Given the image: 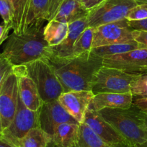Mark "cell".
<instances>
[{"mask_svg":"<svg viewBox=\"0 0 147 147\" xmlns=\"http://www.w3.org/2000/svg\"><path fill=\"white\" fill-rule=\"evenodd\" d=\"M132 32L133 29L125 18L97 27L94 31L92 49L135 41Z\"/></svg>","mask_w":147,"mask_h":147,"instance_id":"8","label":"cell"},{"mask_svg":"<svg viewBox=\"0 0 147 147\" xmlns=\"http://www.w3.org/2000/svg\"><path fill=\"white\" fill-rule=\"evenodd\" d=\"M134 95L128 93H100L94 95L89 107L100 111L102 109H128L133 105Z\"/></svg>","mask_w":147,"mask_h":147,"instance_id":"16","label":"cell"},{"mask_svg":"<svg viewBox=\"0 0 147 147\" xmlns=\"http://www.w3.org/2000/svg\"><path fill=\"white\" fill-rule=\"evenodd\" d=\"M133 105L143 112H147V97H138L134 100Z\"/></svg>","mask_w":147,"mask_h":147,"instance_id":"33","label":"cell"},{"mask_svg":"<svg viewBox=\"0 0 147 147\" xmlns=\"http://www.w3.org/2000/svg\"><path fill=\"white\" fill-rule=\"evenodd\" d=\"M128 24L134 30L147 31V18L141 20L128 21Z\"/></svg>","mask_w":147,"mask_h":147,"instance_id":"32","label":"cell"},{"mask_svg":"<svg viewBox=\"0 0 147 147\" xmlns=\"http://www.w3.org/2000/svg\"><path fill=\"white\" fill-rule=\"evenodd\" d=\"M102 59V65L106 67L140 74L147 65V49H135Z\"/></svg>","mask_w":147,"mask_h":147,"instance_id":"10","label":"cell"},{"mask_svg":"<svg viewBox=\"0 0 147 147\" xmlns=\"http://www.w3.org/2000/svg\"><path fill=\"white\" fill-rule=\"evenodd\" d=\"M146 4H147V3H146Z\"/></svg>","mask_w":147,"mask_h":147,"instance_id":"44","label":"cell"},{"mask_svg":"<svg viewBox=\"0 0 147 147\" xmlns=\"http://www.w3.org/2000/svg\"><path fill=\"white\" fill-rule=\"evenodd\" d=\"M138 49H141V46L137 42L134 41L128 43H121V44L110 45V46L93 48L92 49L91 52L93 54L103 59V58L121 54V53L131 51Z\"/></svg>","mask_w":147,"mask_h":147,"instance_id":"24","label":"cell"},{"mask_svg":"<svg viewBox=\"0 0 147 147\" xmlns=\"http://www.w3.org/2000/svg\"><path fill=\"white\" fill-rule=\"evenodd\" d=\"M2 132H3V128H2V121H1V118H0V138H2Z\"/></svg>","mask_w":147,"mask_h":147,"instance_id":"38","label":"cell"},{"mask_svg":"<svg viewBox=\"0 0 147 147\" xmlns=\"http://www.w3.org/2000/svg\"><path fill=\"white\" fill-rule=\"evenodd\" d=\"M147 18V4H139L133 7L127 14L128 21H137Z\"/></svg>","mask_w":147,"mask_h":147,"instance_id":"28","label":"cell"},{"mask_svg":"<svg viewBox=\"0 0 147 147\" xmlns=\"http://www.w3.org/2000/svg\"><path fill=\"white\" fill-rule=\"evenodd\" d=\"M94 28L87 27L82 32L74 45L71 56H77L82 53L91 51L94 38Z\"/></svg>","mask_w":147,"mask_h":147,"instance_id":"25","label":"cell"},{"mask_svg":"<svg viewBox=\"0 0 147 147\" xmlns=\"http://www.w3.org/2000/svg\"><path fill=\"white\" fill-rule=\"evenodd\" d=\"M63 0H51V2L50 8H49V15H48V19L47 21L52 20L54 18L55 15H56V12H57L58 9H59V6L61 5V4L62 3Z\"/></svg>","mask_w":147,"mask_h":147,"instance_id":"31","label":"cell"},{"mask_svg":"<svg viewBox=\"0 0 147 147\" xmlns=\"http://www.w3.org/2000/svg\"><path fill=\"white\" fill-rule=\"evenodd\" d=\"M51 2V0H30L23 33L42 29L44 21H47Z\"/></svg>","mask_w":147,"mask_h":147,"instance_id":"17","label":"cell"},{"mask_svg":"<svg viewBox=\"0 0 147 147\" xmlns=\"http://www.w3.org/2000/svg\"><path fill=\"white\" fill-rule=\"evenodd\" d=\"M13 9L12 30L14 33H23L25 21L29 9L30 0H8Z\"/></svg>","mask_w":147,"mask_h":147,"instance_id":"23","label":"cell"},{"mask_svg":"<svg viewBox=\"0 0 147 147\" xmlns=\"http://www.w3.org/2000/svg\"><path fill=\"white\" fill-rule=\"evenodd\" d=\"M145 133H146V142L141 147H147V125L145 128Z\"/></svg>","mask_w":147,"mask_h":147,"instance_id":"39","label":"cell"},{"mask_svg":"<svg viewBox=\"0 0 147 147\" xmlns=\"http://www.w3.org/2000/svg\"><path fill=\"white\" fill-rule=\"evenodd\" d=\"M76 147H129L128 144H111L96 135L85 123L80 124Z\"/></svg>","mask_w":147,"mask_h":147,"instance_id":"20","label":"cell"},{"mask_svg":"<svg viewBox=\"0 0 147 147\" xmlns=\"http://www.w3.org/2000/svg\"><path fill=\"white\" fill-rule=\"evenodd\" d=\"M146 113V115H147V112H145Z\"/></svg>","mask_w":147,"mask_h":147,"instance_id":"43","label":"cell"},{"mask_svg":"<svg viewBox=\"0 0 147 147\" xmlns=\"http://www.w3.org/2000/svg\"><path fill=\"white\" fill-rule=\"evenodd\" d=\"M89 12L80 0H63L53 20L70 24L87 17Z\"/></svg>","mask_w":147,"mask_h":147,"instance_id":"18","label":"cell"},{"mask_svg":"<svg viewBox=\"0 0 147 147\" xmlns=\"http://www.w3.org/2000/svg\"><path fill=\"white\" fill-rule=\"evenodd\" d=\"M129 147H141V146H138V145H134V146H129Z\"/></svg>","mask_w":147,"mask_h":147,"instance_id":"41","label":"cell"},{"mask_svg":"<svg viewBox=\"0 0 147 147\" xmlns=\"http://www.w3.org/2000/svg\"><path fill=\"white\" fill-rule=\"evenodd\" d=\"M14 71L18 76L19 96L25 107L32 111H39L43 105L38 87L32 79L24 73L19 66H15Z\"/></svg>","mask_w":147,"mask_h":147,"instance_id":"14","label":"cell"},{"mask_svg":"<svg viewBox=\"0 0 147 147\" xmlns=\"http://www.w3.org/2000/svg\"><path fill=\"white\" fill-rule=\"evenodd\" d=\"M48 60L63 87V92L91 91L94 76L103 66V59L91 51L61 59L49 56Z\"/></svg>","mask_w":147,"mask_h":147,"instance_id":"1","label":"cell"},{"mask_svg":"<svg viewBox=\"0 0 147 147\" xmlns=\"http://www.w3.org/2000/svg\"><path fill=\"white\" fill-rule=\"evenodd\" d=\"M137 5L136 0H105L90 11L87 26L95 28L125 19L130 9Z\"/></svg>","mask_w":147,"mask_h":147,"instance_id":"6","label":"cell"},{"mask_svg":"<svg viewBox=\"0 0 147 147\" xmlns=\"http://www.w3.org/2000/svg\"><path fill=\"white\" fill-rule=\"evenodd\" d=\"M134 97H147V73L137 74L131 85Z\"/></svg>","mask_w":147,"mask_h":147,"instance_id":"26","label":"cell"},{"mask_svg":"<svg viewBox=\"0 0 147 147\" xmlns=\"http://www.w3.org/2000/svg\"><path fill=\"white\" fill-rule=\"evenodd\" d=\"M136 2H137L138 5H139V4H146L147 0H136Z\"/></svg>","mask_w":147,"mask_h":147,"instance_id":"37","label":"cell"},{"mask_svg":"<svg viewBox=\"0 0 147 147\" xmlns=\"http://www.w3.org/2000/svg\"><path fill=\"white\" fill-rule=\"evenodd\" d=\"M52 138L40 127L31 129L25 136L21 138L16 147H49Z\"/></svg>","mask_w":147,"mask_h":147,"instance_id":"22","label":"cell"},{"mask_svg":"<svg viewBox=\"0 0 147 147\" xmlns=\"http://www.w3.org/2000/svg\"><path fill=\"white\" fill-rule=\"evenodd\" d=\"M83 123L101 139L108 144H128L126 140L102 118L99 111L91 107H89L87 109Z\"/></svg>","mask_w":147,"mask_h":147,"instance_id":"13","label":"cell"},{"mask_svg":"<svg viewBox=\"0 0 147 147\" xmlns=\"http://www.w3.org/2000/svg\"><path fill=\"white\" fill-rule=\"evenodd\" d=\"M80 1L87 10L90 11L97 5L101 4L105 0H80Z\"/></svg>","mask_w":147,"mask_h":147,"instance_id":"34","label":"cell"},{"mask_svg":"<svg viewBox=\"0 0 147 147\" xmlns=\"http://www.w3.org/2000/svg\"><path fill=\"white\" fill-rule=\"evenodd\" d=\"M0 16L3 20L4 25L12 29L13 9L8 0H0Z\"/></svg>","mask_w":147,"mask_h":147,"instance_id":"27","label":"cell"},{"mask_svg":"<svg viewBox=\"0 0 147 147\" xmlns=\"http://www.w3.org/2000/svg\"><path fill=\"white\" fill-rule=\"evenodd\" d=\"M94 97L92 91L80 90L63 92L58 98L62 107L79 123L84 122L87 109Z\"/></svg>","mask_w":147,"mask_h":147,"instance_id":"12","label":"cell"},{"mask_svg":"<svg viewBox=\"0 0 147 147\" xmlns=\"http://www.w3.org/2000/svg\"><path fill=\"white\" fill-rule=\"evenodd\" d=\"M3 52L13 66H20L51 56V46L44 39L43 29L22 34L12 33L7 39Z\"/></svg>","mask_w":147,"mask_h":147,"instance_id":"2","label":"cell"},{"mask_svg":"<svg viewBox=\"0 0 147 147\" xmlns=\"http://www.w3.org/2000/svg\"><path fill=\"white\" fill-rule=\"evenodd\" d=\"M63 123H77L58 100L44 102L39 110V127L52 138L55 130Z\"/></svg>","mask_w":147,"mask_h":147,"instance_id":"11","label":"cell"},{"mask_svg":"<svg viewBox=\"0 0 147 147\" xmlns=\"http://www.w3.org/2000/svg\"><path fill=\"white\" fill-rule=\"evenodd\" d=\"M12 29L5 25H0V46L9 37V30Z\"/></svg>","mask_w":147,"mask_h":147,"instance_id":"35","label":"cell"},{"mask_svg":"<svg viewBox=\"0 0 147 147\" xmlns=\"http://www.w3.org/2000/svg\"><path fill=\"white\" fill-rule=\"evenodd\" d=\"M49 147H56V146H55L53 145V144H52V143H51V144L50 145H49ZM74 147H76V146H74Z\"/></svg>","mask_w":147,"mask_h":147,"instance_id":"42","label":"cell"},{"mask_svg":"<svg viewBox=\"0 0 147 147\" xmlns=\"http://www.w3.org/2000/svg\"><path fill=\"white\" fill-rule=\"evenodd\" d=\"M69 30V24L59 21H49L43 28V33L44 39L51 46H58L65 39Z\"/></svg>","mask_w":147,"mask_h":147,"instance_id":"21","label":"cell"},{"mask_svg":"<svg viewBox=\"0 0 147 147\" xmlns=\"http://www.w3.org/2000/svg\"><path fill=\"white\" fill-rule=\"evenodd\" d=\"M87 27V17L69 24V30L66 38L58 46L51 47V56H50L61 59L71 57L76 40Z\"/></svg>","mask_w":147,"mask_h":147,"instance_id":"15","label":"cell"},{"mask_svg":"<svg viewBox=\"0 0 147 147\" xmlns=\"http://www.w3.org/2000/svg\"><path fill=\"white\" fill-rule=\"evenodd\" d=\"M36 127H39V111L27 108L19 96L15 117L9 126L3 131L1 138L16 147L18 141Z\"/></svg>","mask_w":147,"mask_h":147,"instance_id":"7","label":"cell"},{"mask_svg":"<svg viewBox=\"0 0 147 147\" xmlns=\"http://www.w3.org/2000/svg\"><path fill=\"white\" fill-rule=\"evenodd\" d=\"M144 73H147V65L146 66V67L144 68V69L143 70V72L141 74H144Z\"/></svg>","mask_w":147,"mask_h":147,"instance_id":"40","label":"cell"},{"mask_svg":"<svg viewBox=\"0 0 147 147\" xmlns=\"http://www.w3.org/2000/svg\"><path fill=\"white\" fill-rule=\"evenodd\" d=\"M99 113L125 140L129 146H142L146 142L147 115L133 105L128 109H102Z\"/></svg>","mask_w":147,"mask_h":147,"instance_id":"3","label":"cell"},{"mask_svg":"<svg viewBox=\"0 0 147 147\" xmlns=\"http://www.w3.org/2000/svg\"><path fill=\"white\" fill-rule=\"evenodd\" d=\"M132 35L134 40L141 46V49H147V31L133 30Z\"/></svg>","mask_w":147,"mask_h":147,"instance_id":"30","label":"cell"},{"mask_svg":"<svg viewBox=\"0 0 147 147\" xmlns=\"http://www.w3.org/2000/svg\"><path fill=\"white\" fill-rule=\"evenodd\" d=\"M80 123H63L56 128L51 143L56 147H74L78 138Z\"/></svg>","mask_w":147,"mask_h":147,"instance_id":"19","label":"cell"},{"mask_svg":"<svg viewBox=\"0 0 147 147\" xmlns=\"http://www.w3.org/2000/svg\"><path fill=\"white\" fill-rule=\"evenodd\" d=\"M18 97V76L13 71L0 84V118L3 131L15 117Z\"/></svg>","mask_w":147,"mask_h":147,"instance_id":"9","label":"cell"},{"mask_svg":"<svg viewBox=\"0 0 147 147\" xmlns=\"http://www.w3.org/2000/svg\"><path fill=\"white\" fill-rule=\"evenodd\" d=\"M0 147H14L4 139L0 138Z\"/></svg>","mask_w":147,"mask_h":147,"instance_id":"36","label":"cell"},{"mask_svg":"<svg viewBox=\"0 0 147 147\" xmlns=\"http://www.w3.org/2000/svg\"><path fill=\"white\" fill-rule=\"evenodd\" d=\"M137 74L102 66L96 73L92 84L94 95L100 93H128Z\"/></svg>","mask_w":147,"mask_h":147,"instance_id":"5","label":"cell"},{"mask_svg":"<svg viewBox=\"0 0 147 147\" xmlns=\"http://www.w3.org/2000/svg\"><path fill=\"white\" fill-rule=\"evenodd\" d=\"M36 84L43 102L58 100L63 89L48 59L19 66Z\"/></svg>","mask_w":147,"mask_h":147,"instance_id":"4","label":"cell"},{"mask_svg":"<svg viewBox=\"0 0 147 147\" xmlns=\"http://www.w3.org/2000/svg\"><path fill=\"white\" fill-rule=\"evenodd\" d=\"M15 66H12L9 61L0 54V84L5 79L14 71Z\"/></svg>","mask_w":147,"mask_h":147,"instance_id":"29","label":"cell"}]
</instances>
